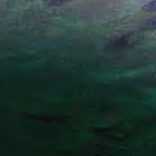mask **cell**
Here are the masks:
<instances>
[{
  "label": "cell",
  "mask_w": 156,
  "mask_h": 156,
  "mask_svg": "<svg viewBox=\"0 0 156 156\" xmlns=\"http://www.w3.org/2000/svg\"><path fill=\"white\" fill-rule=\"evenodd\" d=\"M142 9L143 10L146 12L156 11V0L149 2L144 4L142 7Z\"/></svg>",
  "instance_id": "6da1fadb"
},
{
  "label": "cell",
  "mask_w": 156,
  "mask_h": 156,
  "mask_svg": "<svg viewBox=\"0 0 156 156\" xmlns=\"http://www.w3.org/2000/svg\"><path fill=\"white\" fill-rule=\"evenodd\" d=\"M145 26L149 29L156 28V16L152 17V18L146 21Z\"/></svg>",
  "instance_id": "7a4b0ae2"
},
{
  "label": "cell",
  "mask_w": 156,
  "mask_h": 156,
  "mask_svg": "<svg viewBox=\"0 0 156 156\" xmlns=\"http://www.w3.org/2000/svg\"><path fill=\"white\" fill-rule=\"evenodd\" d=\"M46 1V2L51 4H54V5H57V4H60L65 1H68V0H43Z\"/></svg>",
  "instance_id": "3957f363"
}]
</instances>
